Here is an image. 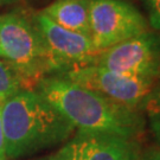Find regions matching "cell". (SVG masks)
Masks as SVG:
<instances>
[{"label": "cell", "mask_w": 160, "mask_h": 160, "mask_svg": "<svg viewBox=\"0 0 160 160\" xmlns=\"http://www.w3.org/2000/svg\"><path fill=\"white\" fill-rule=\"evenodd\" d=\"M61 76L128 108L140 112L143 101L158 78H140L121 75L95 64L70 70Z\"/></svg>", "instance_id": "5"}, {"label": "cell", "mask_w": 160, "mask_h": 160, "mask_svg": "<svg viewBox=\"0 0 160 160\" xmlns=\"http://www.w3.org/2000/svg\"><path fill=\"white\" fill-rule=\"evenodd\" d=\"M45 42L56 75L94 64L100 52L92 45L89 36L59 26L42 11L31 14Z\"/></svg>", "instance_id": "7"}, {"label": "cell", "mask_w": 160, "mask_h": 160, "mask_svg": "<svg viewBox=\"0 0 160 160\" xmlns=\"http://www.w3.org/2000/svg\"><path fill=\"white\" fill-rule=\"evenodd\" d=\"M138 160H160V145L151 147L142 153H140Z\"/></svg>", "instance_id": "14"}, {"label": "cell", "mask_w": 160, "mask_h": 160, "mask_svg": "<svg viewBox=\"0 0 160 160\" xmlns=\"http://www.w3.org/2000/svg\"><path fill=\"white\" fill-rule=\"evenodd\" d=\"M18 1H24V0H1V4H13Z\"/></svg>", "instance_id": "17"}, {"label": "cell", "mask_w": 160, "mask_h": 160, "mask_svg": "<svg viewBox=\"0 0 160 160\" xmlns=\"http://www.w3.org/2000/svg\"><path fill=\"white\" fill-rule=\"evenodd\" d=\"M148 25L153 30L160 31V0H147Z\"/></svg>", "instance_id": "13"}, {"label": "cell", "mask_w": 160, "mask_h": 160, "mask_svg": "<svg viewBox=\"0 0 160 160\" xmlns=\"http://www.w3.org/2000/svg\"><path fill=\"white\" fill-rule=\"evenodd\" d=\"M1 57L12 65L24 90H36L40 81L56 75L45 42L31 14L8 12L0 16Z\"/></svg>", "instance_id": "3"}, {"label": "cell", "mask_w": 160, "mask_h": 160, "mask_svg": "<svg viewBox=\"0 0 160 160\" xmlns=\"http://www.w3.org/2000/svg\"><path fill=\"white\" fill-rule=\"evenodd\" d=\"M0 5H1V0H0Z\"/></svg>", "instance_id": "19"}, {"label": "cell", "mask_w": 160, "mask_h": 160, "mask_svg": "<svg viewBox=\"0 0 160 160\" xmlns=\"http://www.w3.org/2000/svg\"><path fill=\"white\" fill-rule=\"evenodd\" d=\"M0 57H1V46H0Z\"/></svg>", "instance_id": "18"}, {"label": "cell", "mask_w": 160, "mask_h": 160, "mask_svg": "<svg viewBox=\"0 0 160 160\" xmlns=\"http://www.w3.org/2000/svg\"><path fill=\"white\" fill-rule=\"evenodd\" d=\"M1 104H2V101H0V160H7L5 147V134H4L2 116H1Z\"/></svg>", "instance_id": "15"}, {"label": "cell", "mask_w": 160, "mask_h": 160, "mask_svg": "<svg viewBox=\"0 0 160 160\" xmlns=\"http://www.w3.org/2000/svg\"><path fill=\"white\" fill-rule=\"evenodd\" d=\"M62 159H63V155H62V149L59 148L56 153L49 155V157H45V158H42V159H39V160H62Z\"/></svg>", "instance_id": "16"}, {"label": "cell", "mask_w": 160, "mask_h": 160, "mask_svg": "<svg viewBox=\"0 0 160 160\" xmlns=\"http://www.w3.org/2000/svg\"><path fill=\"white\" fill-rule=\"evenodd\" d=\"M90 39L98 52L147 32V19L123 0H90Z\"/></svg>", "instance_id": "4"}, {"label": "cell", "mask_w": 160, "mask_h": 160, "mask_svg": "<svg viewBox=\"0 0 160 160\" xmlns=\"http://www.w3.org/2000/svg\"><path fill=\"white\" fill-rule=\"evenodd\" d=\"M95 65L127 76L157 78L160 75V36L145 32L98 53Z\"/></svg>", "instance_id": "6"}, {"label": "cell", "mask_w": 160, "mask_h": 160, "mask_svg": "<svg viewBox=\"0 0 160 160\" xmlns=\"http://www.w3.org/2000/svg\"><path fill=\"white\" fill-rule=\"evenodd\" d=\"M36 90L78 132L137 139L145 128L140 110L128 108L61 75L43 78Z\"/></svg>", "instance_id": "1"}, {"label": "cell", "mask_w": 160, "mask_h": 160, "mask_svg": "<svg viewBox=\"0 0 160 160\" xmlns=\"http://www.w3.org/2000/svg\"><path fill=\"white\" fill-rule=\"evenodd\" d=\"M7 159H19L68 140L74 126L37 90H20L2 101Z\"/></svg>", "instance_id": "2"}, {"label": "cell", "mask_w": 160, "mask_h": 160, "mask_svg": "<svg viewBox=\"0 0 160 160\" xmlns=\"http://www.w3.org/2000/svg\"><path fill=\"white\" fill-rule=\"evenodd\" d=\"M138 159H139V158H138Z\"/></svg>", "instance_id": "20"}, {"label": "cell", "mask_w": 160, "mask_h": 160, "mask_svg": "<svg viewBox=\"0 0 160 160\" xmlns=\"http://www.w3.org/2000/svg\"><path fill=\"white\" fill-rule=\"evenodd\" d=\"M62 149V160H84L83 159V142H82V137L77 132L71 140L64 145Z\"/></svg>", "instance_id": "12"}, {"label": "cell", "mask_w": 160, "mask_h": 160, "mask_svg": "<svg viewBox=\"0 0 160 160\" xmlns=\"http://www.w3.org/2000/svg\"><path fill=\"white\" fill-rule=\"evenodd\" d=\"M42 12L64 29L90 37V0H55Z\"/></svg>", "instance_id": "9"}, {"label": "cell", "mask_w": 160, "mask_h": 160, "mask_svg": "<svg viewBox=\"0 0 160 160\" xmlns=\"http://www.w3.org/2000/svg\"><path fill=\"white\" fill-rule=\"evenodd\" d=\"M20 90H24L20 77L11 64L0 57V100L4 101Z\"/></svg>", "instance_id": "11"}, {"label": "cell", "mask_w": 160, "mask_h": 160, "mask_svg": "<svg viewBox=\"0 0 160 160\" xmlns=\"http://www.w3.org/2000/svg\"><path fill=\"white\" fill-rule=\"evenodd\" d=\"M78 133L82 137L84 160H138L139 158L140 148L135 139L106 133Z\"/></svg>", "instance_id": "8"}, {"label": "cell", "mask_w": 160, "mask_h": 160, "mask_svg": "<svg viewBox=\"0 0 160 160\" xmlns=\"http://www.w3.org/2000/svg\"><path fill=\"white\" fill-rule=\"evenodd\" d=\"M141 110L148 119L149 129L158 145H160V75L155 81L152 90L141 106Z\"/></svg>", "instance_id": "10"}]
</instances>
